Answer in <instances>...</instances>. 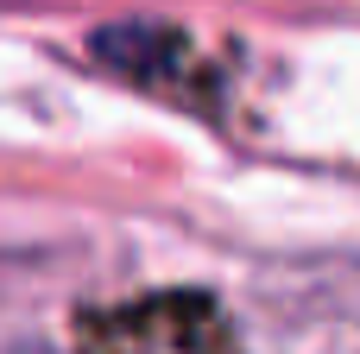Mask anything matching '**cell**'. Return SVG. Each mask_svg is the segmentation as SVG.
<instances>
[{"mask_svg": "<svg viewBox=\"0 0 360 354\" xmlns=\"http://www.w3.org/2000/svg\"><path fill=\"white\" fill-rule=\"evenodd\" d=\"M89 51H95V63H108L127 82H146L158 95H177L184 108H209V95H215L209 70H202V51L184 32H171V25H146V19L108 25V32L89 38Z\"/></svg>", "mask_w": 360, "mask_h": 354, "instance_id": "1", "label": "cell"}]
</instances>
